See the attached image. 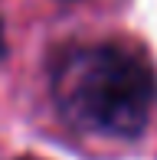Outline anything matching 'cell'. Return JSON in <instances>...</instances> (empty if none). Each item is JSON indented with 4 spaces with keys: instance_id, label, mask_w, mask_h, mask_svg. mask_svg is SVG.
<instances>
[{
    "instance_id": "1",
    "label": "cell",
    "mask_w": 157,
    "mask_h": 160,
    "mask_svg": "<svg viewBox=\"0 0 157 160\" xmlns=\"http://www.w3.org/2000/svg\"><path fill=\"white\" fill-rule=\"evenodd\" d=\"M53 98L59 114L78 131L138 137L157 105V75L124 42H85L56 62Z\"/></svg>"
},
{
    "instance_id": "2",
    "label": "cell",
    "mask_w": 157,
    "mask_h": 160,
    "mask_svg": "<svg viewBox=\"0 0 157 160\" xmlns=\"http://www.w3.org/2000/svg\"><path fill=\"white\" fill-rule=\"evenodd\" d=\"M0 56H3V33H0Z\"/></svg>"
}]
</instances>
